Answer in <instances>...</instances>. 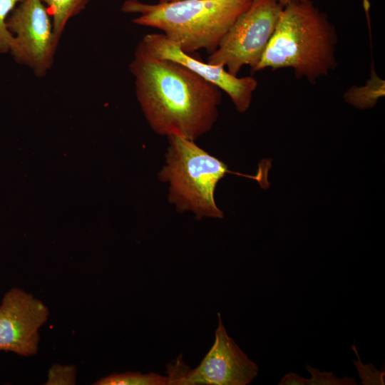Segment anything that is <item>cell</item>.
Instances as JSON below:
<instances>
[{
  "label": "cell",
  "instance_id": "1",
  "mask_svg": "<svg viewBox=\"0 0 385 385\" xmlns=\"http://www.w3.org/2000/svg\"><path fill=\"white\" fill-rule=\"evenodd\" d=\"M129 69L142 112L156 134L195 141L211 130L222 101L217 86L180 63L158 58L142 41Z\"/></svg>",
  "mask_w": 385,
  "mask_h": 385
},
{
  "label": "cell",
  "instance_id": "2",
  "mask_svg": "<svg viewBox=\"0 0 385 385\" xmlns=\"http://www.w3.org/2000/svg\"><path fill=\"white\" fill-rule=\"evenodd\" d=\"M337 43L336 29L325 14L310 0H291L255 71L291 68L297 78L314 83L337 66Z\"/></svg>",
  "mask_w": 385,
  "mask_h": 385
},
{
  "label": "cell",
  "instance_id": "3",
  "mask_svg": "<svg viewBox=\"0 0 385 385\" xmlns=\"http://www.w3.org/2000/svg\"><path fill=\"white\" fill-rule=\"evenodd\" d=\"M251 1L178 0L146 4L126 0L121 10L138 14L132 20L134 24L162 31L167 38L187 53L205 49L210 54Z\"/></svg>",
  "mask_w": 385,
  "mask_h": 385
},
{
  "label": "cell",
  "instance_id": "4",
  "mask_svg": "<svg viewBox=\"0 0 385 385\" xmlns=\"http://www.w3.org/2000/svg\"><path fill=\"white\" fill-rule=\"evenodd\" d=\"M165 154V164L158 174V180L167 183L168 200L180 213L191 212L197 220L224 217L217 207L215 192L217 183L227 173L257 180L261 186L267 183L263 177L268 169L262 167L255 175L230 170L227 165L198 146L195 141L170 135ZM269 184V183H268Z\"/></svg>",
  "mask_w": 385,
  "mask_h": 385
},
{
  "label": "cell",
  "instance_id": "5",
  "mask_svg": "<svg viewBox=\"0 0 385 385\" xmlns=\"http://www.w3.org/2000/svg\"><path fill=\"white\" fill-rule=\"evenodd\" d=\"M283 7L277 0H252L206 62L227 67L234 76H237L244 66H250L255 71Z\"/></svg>",
  "mask_w": 385,
  "mask_h": 385
},
{
  "label": "cell",
  "instance_id": "6",
  "mask_svg": "<svg viewBox=\"0 0 385 385\" xmlns=\"http://www.w3.org/2000/svg\"><path fill=\"white\" fill-rule=\"evenodd\" d=\"M218 316L215 342L200 364L190 369L181 355L168 366L169 385H247L258 374L257 365L228 336Z\"/></svg>",
  "mask_w": 385,
  "mask_h": 385
},
{
  "label": "cell",
  "instance_id": "7",
  "mask_svg": "<svg viewBox=\"0 0 385 385\" xmlns=\"http://www.w3.org/2000/svg\"><path fill=\"white\" fill-rule=\"evenodd\" d=\"M14 36L10 51L15 61L29 67L36 77H43L53 65L58 40L51 16L41 0H22L6 19Z\"/></svg>",
  "mask_w": 385,
  "mask_h": 385
},
{
  "label": "cell",
  "instance_id": "8",
  "mask_svg": "<svg viewBox=\"0 0 385 385\" xmlns=\"http://www.w3.org/2000/svg\"><path fill=\"white\" fill-rule=\"evenodd\" d=\"M48 317V308L32 294L19 287L8 290L0 304V353L36 354L39 329Z\"/></svg>",
  "mask_w": 385,
  "mask_h": 385
},
{
  "label": "cell",
  "instance_id": "9",
  "mask_svg": "<svg viewBox=\"0 0 385 385\" xmlns=\"http://www.w3.org/2000/svg\"><path fill=\"white\" fill-rule=\"evenodd\" d=\"M158 58L177 62L213 83L230 98L239 113L246 112L258 83L252 76L237 77L224 67L203 62L183 51L163 34H149L141 40Z\"/></svg>",
  "mask_w": 385,
  "mask_h": 385
},
{
  "label": "cell",
  "instance_id": "10",
  "mask_svg": "<svg viewBox=\"0 0 385 385\" xmlns=\"http://www.w3.org/2000/svg\"><path fill=\"white\" fill-rule=\"evenodd\" d=\"M385 95V81L372 68L366 84L353 86L344 94V101L358 109L374 107L379 100Z\"/></svg>",
  "mask_w": 385,
  "mask_h": 385
},
{
  "label": "cell",
  "instance_id": "11",
  "mask_svg": "<svg viewBox=\"0 0 385 385\" xmlns=\"http://www.w3.org/2000/svg\"><path fill=\"white\" fill-rule=\"evenodd\" d=\"M52 18L53 31L60 40L62 33L73 16L83 11L89 0H41Z\"/></svg>",
  "mask_w": 385,
  "mask_h": 385
},
{
  "label": "cell",
  "instance_id": "12",
  "mask_svg": "<svg viewBox=\"0 0 385 385\" xmlns=\"http://www.w3.org/2000/svg\"><path fill=\"white\" fill-rule=\"evenodd\" d=\"M95 385H169L168 376L155 373L126 371L101 378Z\"/></svg>",
  "mask_w": 385,
  "mask_h": 385
},
{
  "label": "cell",
  "instance_id": "13",
  "mask_svg": "<svg viewBox=\"0 0 385 385\" xmlns=\"http://www.w3.org/2000/svg\"><path fill=\"white\" fill-rule=\"evenodd\" d=\"M22 0H0V53L10 52L14 36L8 30L6 19L11 12Z\"/></svg>",
  "mask_w": 385,
  "mask_h": 385
},
{
  "label": "cell",
  "instance_id": "14",
  "mask_svg": "<svg viewBox=\"0 0 385 385\" xmlns=\"http://www.w3.org/2000/svg\"><path fill=\"white\" fill-rule=\"evenodd\" d=\"M76 369L73 365L53 364L48 370L46 385H73L76 383Z\"/></svg>",
  "mask_w": 385,
  "mask_h": 385
},
{
  "label": "cell",
  "instance_id": "15",
  "mask_svg": "<svg viewBox=\"0 0 385 385\" xmlns=\"http://www.w3.org/2000/svg\"><path fill=\"white\" fill-rule=\"evenodd\" d=\"M307 370L310 373L311 379H307V385H351L356 384L354 378L344 376L343 379L337 378L332 371H320L306 365Z\"/></svg>",
  "mask_w": 385,
  "mask_h": 385
},
{
  "label": "cell",
  "instance_id": "16",
  "mask_svg": "<svg viewBox=\"0 0 385 385\" xmlns=\"http://www.w3.org/2000/svg\"><path fill=\"white\" fill-rule=\"evenodd\" d=\"M279 384L307 385V379L304 378L296 373H288L282 377Z\"/></svg>",
  "mask_w": 385,
  "mask_h": 385
},
{
  "label": "cell",
  "instance_id": "17",
  "mask_svg": "<svg viewBox=\"0 0 385 385\" xmlns=\"http://www.w3.org/2000/svg\"><path fill=\"white\" fill-rule=\"evenodd\" d=\"M283 6L287 5L291 0H277ZM299 1H304L308 0H295Z\"/></svg>",
  "mask_w": 385,
  "mask_h": 385
},
{
  "label": "cell",
  "instance_id": "18",
  "mask_svg": "<svg viewBox=\"0 0 385 385\" xmlns=\"http://www.w3.org/2000/svg\"><path fill=\"white\" fill-rule=\"evenodd\" d=\"M178 1V0H159V2H168V1ZM252 1V0H249Z\"/></svg>",
  "mask_w": 385,
  "mask_h": 385
}]
</instances>
